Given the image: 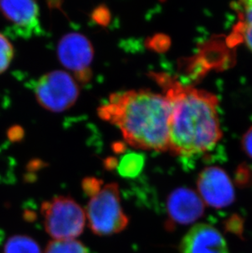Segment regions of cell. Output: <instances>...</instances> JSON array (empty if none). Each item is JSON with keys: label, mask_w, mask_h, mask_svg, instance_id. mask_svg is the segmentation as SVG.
Returning a JSON list of instances; mask_svg holds the SVG:
<instances>
[{"label": "cell", "mask_w": 252, "mask_h": 253, "mask_svg": "<svg viewBox=\"0 0 252 253\" xmlns=\"http://www.w3.org/2000/svg\"><path fill=\"white\" fill-rule=\"evenodd\" d=\"M169 100V152L191 157L211 150L222 138L218 98L213 93L181 84L166 73H152Z\"/></svg>", "instance_id": "cell-1"}, {"label": "cell", "mask_w": 252, "mask_h": 253, "mask_svg": "<svg viewBox=\"0 0 252 253\" xmlns=\"http://www.w3.org/2000/svg\"><path fill=\"white\" fill-rule=\"evenodd\" d=\"M98 113L102 120L117 126L133 148L169 151L171 108L164 94L148 89L112 93Z\"/></svg>", "instance_id": "cell-2"}, {"label": "cell", "mask_w": 252, "mask_h": 253, "mask_svg": "<svg viewBox=\"0 0 252 253\" xmlns=\"http://www.w3.org/2000/svg\"><path fill=\"white\" fill-rule=\"evenodd\" d=\"M86 215L88 226L96 235L109 236L123 231L128 225V218L122 207L118 184H106L92 197Z\"/></svg>", "instance_id": "cell-3"}, {"label": "cell", "mask_w": 252, "mask_h": 253, "mask_svg": "<svg viewBox=\"0 0 252 253\" xmlns=\"http://www.w3.org/2000/svg\"><path fill=\"white\" fill-rule=\"evenodd\" d=\"M46 231L54 240L74 239L83 233L85 212L71 197L58 196L41 205Z\"/></svg>", "instance_id": "cell-4"}, {"label": "cell", "mask_w": 252, "mask_h": 253, "mask_svg": "<svg viewBox=\"0 0 252 253\" xmlns=\"http://www.w3.org/2000/svg\"><path fill=\"white\" fill-rule=\"evenodd\" d=\"M39 104L52 113H62L72 108L78 99L80 88L74 78L64 71L43 75L35 84Z\"/></svg>", "instance_id": "cell-5"}, {"label": "cell", "mask_w": 252, "mask_h": 253, "mask_svg": "<svg viewBox=\"0 0 252 253\" xmlns=\"http://www.w3.org/2000/svg\"><path fill=\"white\" fill-rule=\"evenodd\" d=\"M57 57L62 66L74 72L80 82L90 80L93 48L90 41L84 35L76 32L65 35L57 45Z\"/></svg>", "instance_id": "cell-6"}, {"label": "cell", "mask_w": 252, "mask_h": 253, "mask_svg": "<svg viewBox=\"0 0 252 253\" xmlns=\"http://www.w3.org/2000/svg\"><path fill=\"white\" fill-rule=\"evenodd\" d=\"M167 210L169 219L166 228L172 230L176 225H189L197 221L204 214L205 207L200 195L193 189L182 187L169 194Z\"/></svg>", "instance_id": "cell-7"}, {"label": "cell", "mask_w": 252, "mask_h": 253, "mask_svg": "<svg viewBox=\"0 0 252 253\" xmlns=\"http://www.w3.org/2000/svg\"><path fill=\"white\" fill-rule=\"evenodd\" d=\"M198 188L202 200L212 208H226L235 199L229 177L224 169L217 167H209L201 171Z\"/></svg>", "instance_id": "cell-8"}, {"label": "cell", "mask_w": 252, "mask_h": 253, "mask_svg": "<svg viewBox=\"0 0 252 253\" xmlns=\"http://www.w3.org/2000/svg\"><path fill=\"white\" fill-rule=\"evenodd\" d=\"M0 12L11 22L15 33L30 38L41 32L40 9L36 2L31 0L0 1Z\"/></svg>", "instance_id": "cell-9"}, {"label": "cell", "mask_w": 252, "mask_h": 253, "mask_svg": "<svg viewBox=\"0 0 252 253\" xmlns=\"http://www.w3.org/2000/svg\"><path fill=\"white\" fill-rule=\"evenodd\" d=\"M180 253H229L222 234L211 225L198 224L184 235L179 244Z\"/></svg>", "instance_id": "cell-10"}, {"label": "cell", "mask_w": 252, "mask_h": 253, "mask_svg": "<svg viewBox=\"0 0 252 253\" xmlns=\"http://www.w3.org/2000/svg\"><path fill=\"white\" fill-rule=\"evenodd\" d=\"M232 7L238 14V24L233 36L248 46L252 52V1L233 2Z\"/></svg>", "instance_id": "cell-11"}, {"label": "cell", "mask_w": 252, "mask_h": 253, "mask_svg": "<svg viewBox=\"0 0 252 253\" xmlns=\"http://www.w3.org/2000/svg\"><path fill=\"white\" fill-rule=\"evenodd\" d=\"M145 156L140 153H128L123 156L117 164V171L121 176L127 179L138 177L145 166Z\"/></svg>", "instance_id": "cell-12"}, {"label": "cell", "mask_w": 252, "mask_h": 253, "mask_svg": "<svg viewBox=\"0 0 252 253\" xmlns=\"http://www.w3.org/2000/svg\"><path fill=\"white\" fill-rule=\"evenodd\" d=\"M3 253H41L39 244L32 238L16 235L8 239Z\"/></svg>", "instance_id": "cell-13"}, {"label": "cell", "mask_w": 252, "mask_h": 253, "mask_svg": "<svg viewBox=\"0 0 252 253\" xmlns=\"http://www.w3.org/2000/svg\"><path fill=\"white\" fill-rule=\"evenodd\" d=\"M44 253H93L81 242L75 239L53 240L48 244Z\"/></svg>", "instance_id": "cell-14"}, {"label": "cell", "mask_w": 252, "mask_h": 253, "mask_svg": "<svg viewBox=\"0 0 252 253\" xmlns=\"http://www.w3.org/2000/svg\"><path fill=\"white\" fill-rule=\"evenodd\" d=\"M14 56V50L12 43L0 34V74H2L9 67Z\"/></svg>", "instance_id": "cell-15"}, {"label": "cell", "mask_w": 252, "mask_h": 253, "mask_svg": "<svg viewBox=\"0 0 252 253\" xmlns=\"http://www.w3.org/2000/svg\"><path fill=\"white\" fill-rule=\"evenodd\" d=\"M82 188L86 195L92 198L102 189V181L95 177H87L82 182Z\"/></svg>", "instance_id": "cell-16"}, {"label": "cell", "mask_w": 252, "mask_h": 253, "mask_svg": "<svg viewBox=\"0 0 252 253\" xmlns=\"http://www.w3.org/2000/svg\"><path fill=\"white\" fill-rule=\"evenodd\" d=\"M225 228L228 231L242 236L243 232V220L238 215H233L225 223Z\"/></svg>", "instance_id": "cell-17"}, {"label": "cell", "mask_w": 252, "mask_h": 253, "mask_svg": "<svg viewBox=\"0 0 252 253\" xmlns=\"http://www.w3.org/2000/svg\"><path fill=\"white\" fill-rule=\"evenodd\" d=\"M7 139L12 143H18L23 139L25 136V131L21 126L15 125L7 129Z\"/></svg>", "instance_id": "cell-18"}, {"label": "cell", "mask_w": 252, "mask_h": 253, "mask_svg": "<svg viewBox=\"0 0 252 253\" xmlns=\"http://www.w3.org/2000/svg\"><path fill=\"white\" fill-rule=\"evenodd\" d=\"M242 145L247 155L252 158V126L243 135Z\"/></svg>", "instance_id": "cell-19"}]
</instances>
